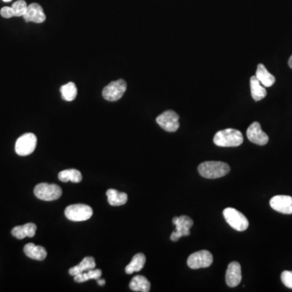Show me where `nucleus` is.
<instances>
[{
  "label": "nucleus",
  "instance_id": "nucleus-31",
  "mask_svg": "<svg viewBox=\"0 0 292 292\" xmlns=\"http://www.w3.org/2000/svg\"><path fill=\"white\" fill-rule=\"evenodd\" d=\"M3 1H4V2H11V1H12V0H3Z\"/></svg>",
  "mask_w": 292,
  "mask_h": 292
},
{
  "label": "nucleus",
  "instance_id": "nucleus-14",
  "mask_svg": "<svg viewBox=\"0 0 292 292\" xmlns=\"http://www.w3.org/2000/svg\"><path fill=\"white\" fill-rule=\"evenodd\" d=\"M242 280L241 266L236 262H231L227 267L226 282L230 287L237 286Z\"/></svg>",
  "mask_w": 292,
  "mask_h": 292
},
{
  "label": "nucleus",
  "instance_id": "nucleus-22",
  "mask_svg": "<svg viewBox=\"0 0 292 292\" xmlns=\"http://www.w3.org/2000/svg\"><path fill=\"white\" fill-rule=\"evenodd\" d=\"M129 286L133 291L149 292L150 290V281L142 275L135 276L130 282Z\"/></svg>",
  "mask_w": 292,
  "mask_h": 292
},
{
  "label": "nucleus",
  "instance_id": "nucleus-5",
  "mask_svg": "<svg viewBox=\"0 0 292 292\" xmlns=\"http://www.w3.org/2000/svg\"><path fill=\"white\" fill-rule=\"evenodd\" d=\"M66 217L73 222L86 221L93 215L91 207L84 204H76L67 206L65 209Z\"/></svg>",
  "mask_w": 292,
  "mask_h": 292
},
{
  "label": "nucleus",
  "instance_id": "nucleus-28",
  "mask_svg": "<svg viewBox=\"0 0 292 292\" xmlns=\"http://www.w3.org/2000/svg\"><path fill=\"white\" fill-rule=\"evenodd\" d=\"M0 14L4 17V18H12L14 17V12L12 10V7H4V8L0 10Z\"/></svg>",
  "mask_w": 292,
  "mask_h": 292
},
{
  "label": "nucleus",
  "instance_id": "nucleus-13",
  "mask_svg": "<svg viewBox=\"0 0 292 292\" xmlns=\"http://www.w3.org/2000/svg\"><path fill=\"white\" fill-rule=\"evenodd\" d=\"M23 17L26 22L43 23L47 19L43 8L40 4L36 3L28 5L26 12Z\"/></svg>",
  "mask_w": 292,
  "mask_h": 292
},
{
  "label": "nucleus",
  "instance_id": "nucleus-3",
  "mask_svg": "<svg viewBox=\"0 0 292 292\" xmlns=\"http://www.w3.org/2000/svg\"><path fill=\"white\" fill-rule=\"evenodd\" d=\"M223 216L227 223L235 231H245L249 225L247 217L241 212L234 208H227L224 209Z\"/></svg>",
  "mask_w": 292,
  "mask_h": 292
},
{
  "label": "nucleus",
  "instance_id": "nucleus-16",
  "mask_svg": "<svg viewBox=\"0 0 292 292\" xmlns=\"http://www.w3.org/2000/svg\"><path fill=\"white\" fill-rule=\"evenodd\" d=\"M24 251L28 258L36 261H43L47 256V250L45 249V247L35 245L33 243H27L24 246Z\"/></svg>",
  "mask_w": 292,
  "mask_h": 292
},
{
  "label": "nucleus",
  "instance_id": "nucleus-1",
  "mask_svg": "<svg viewBox=\"0 0 292 292\" xmlns=\"http://www.w3.org/2000/svg\"><path fill=\"white\" fill-rule=\"evenodd\" d=\"M229 165L225 162L209 161L199 165V174L205 178H218L230 172Z\"/></svg>",
  "mask_w": 292,
  "mask_h": 292
},
{
  "label": "nucleus",
  "instance_id": "nucleus-24",
  "mask_svg": "<svg viewBox=\"0 0 292 292\" xmlns=\"http://www.w3.org/2000/svg\"><path fill=\"white\" fill-rule=\"evenodd\" d=\"M102 272L99 269H92V270H87V271L83 272L81 274H77L74 276V281L77 282H85L88 280L96 279L101 278Z\"/></svg>",
  "mask_w": 292,
  "mask_h": 292
},
{
  "label": "nucleus",
  "instance_id": "nucleus-6",
  "mask_svg": "<svg viewBox=\"0 0 292 292\" xmlns=\"http://www.w3.org/2000/svg\"><path fill=\"white\" fill-rule=\"evenodd\" d=\"M127 90V83L124 80L112 81L102 90V96L106 101H116L120 100Z\"/></svg>",
  "mask_w": 292,
  "mask_h": 292
},
{
  "label": "nucleus",
  "instance_id": "nucleus-20",
  "mask_svg": "<svg viewBox=\"0 0 292 292\" xmlns=\"http://www.w3.org/2000/svg\"><path fill=\"white\" fill-rule=\"evenodd\" d=\"M106 196L108 202L112 206H120L124 205L128 201V195L125 193H120L116 189H108Z\"/></svg>",
  "mask_w": 292,
  "mask_h": 292
},
{
  "label": "nucleus",
  "instance_id": "nucleus-21",
  "mask_svg": "<svg viewBox=\"0 0 292 292\" xmlns=\"http://www.w3.org/2000/svg\"><path fill=\"white\" fill-rule=\"evenodd\" d=\"M145 256L143 253H137L134 256L132 261L126 266V274H132L135 272H139L144 268L145 264Z\"/></svg>",
  "mask_w": 292,
  "mask_h": 292
},
{
  "label": "nucleus",
  "instance_id": "nucleus-29",
  "mask_svg": "<svg viewBox=\"0 0 292 292\" xmlns=\"http://www.w3.org/2000/svg\"><path fill=\"white\" fill-rule=\"evenodd\" d=\"M97 282L100 286H104V285H105V282L104 279H100V278H98V279L97 280Z\"/></svg>",
  "mask_w": 292,
  "mask_h": 292
},
{
  "label": "nucleus",
  "instance_id": "nucleus-19",
  "mask_svg": "<svg viewBox=\"0 0 292 292\" xmlns=\"http://www.w3.org/2000/svg\"><path fill=\"white\" fill-rule=\"evenodd\" d=\"M96 267L95 260L92 257H86L81 261V263L78 266L71 267L69 270V274L71 276H76L77 274H81L83 272L87 271L89 270H92Z\"/></svg>",
  "mask_w": 292,
  "mask_h": 292
},
{
  "label": "nucleus",
  "instance_id": "nucleus-15",
  "mask_svg": "<svg viewBox=\"0 0 292 292\" xmlns=\"http://www.w3.org/2000/svg\"><path fill=\"white\" fill-rule=\"evenodd\" d=\"M36 226L34 223H26L23 226H17L12 230V234L16 239H22L25 237H33L36 234Z\"/></svg>",
  "mask_w": 292,
  "mask_h": 292
},
{
  "label": "nucleus",
  "instance_id": "nucleus-30",
  "mask_svg": "<svg viewBox=\"0 0 292 292\" xmlns=\"http://www.w3.org/2000/svg\"><path fill=\"white\" fill-rule=\"evenodd\" d=\"M288 64H289V67H290V68H292V55L290 57L289 61H288Z\"/></svg>",
  "mask_w": 292,
  "mask_h": 292
},
{
  "label": "nucleus",
  "instance_id": "nucleus-4",
  "mask_svg": "<svg viewBox=\"0 0 292 292\" xmlns=\"http://www.w3.org/2000/svg\"><path fill=\"white\" fill-rule=\"evenodd\" d=\"M34 194L38 198L43 201H55L62 196V189L54 184L42 182L36 185L34 189Z\"/></svg>",
  "mask_w": 292,
  "mask_h": 292
},
{
  "label": "nucleus",
  "instance_id": "nucleus-18",
  "mask_svg": "<svg viewBox=\"0 0 292 292\" xmlns=\"http://www.w3.org/2000/svg\"><path fill=\"white\" fill-rule=\"evenodd\" d=\"M250 87H251V97L256 101H261L267 95L266 89L256 76L251 77L250 79Z\"/></svg>",
  "mask_w": 292,
  "mask_h": 292
},
{
  "label": "nucleus",
  "instance_id": "nucleus-26",
  "mask_svg": "<svg viewBox=\"0 0 292 292\" xmlns=\"http://www.w3.org/2000/svg\"><path fill=\"white\" fill-rule=\"evenodd\" d=\"M12 8L14 12V16L19 17L24 16V13L26 12L28 5L24 0H18L12 4Z\"/></svg>",
  "mask_w": 292,
  "mask_h": 292
},
{
  "label": "nucleus",
  "instance_id": "nucleus-8",
  "mask_svg": "<svg viewBox=\"0 0 292 292\" xmlns=\"http://www.w3.org/2000/svg\"><path fill=\"white\" fill-rule=\"evenodd\" d=\"M173 224L176 227V230L173 231L170 239L172 241H178L182 236L190 235V228L193 226V220L189 216L182 215L180 217H174Z\"/></svg>",
  "mask_w": 292,
  "mask_h": 292
},
{
  "label": "nucleus",
  "instance_id": "nucleus-11",
  "mask_svg": "<svg viewBox=\"0 0 292 292\" xmlns=\"http://www.w3.org/2000/svg\"><path fill=\"white\" fill-rule=\"evenodd\" d=\"M247 136L250 141L258 145H265L269 142V136L262 131L261 124L254 122L247 130Z\"/></svg>",
  "mask_w": 292,
  "mask_h": 292
},
{
  "label": "nucleus",
  "instance_id": "nucleus-12",
  "mask_svg": "<svg viewBox=\"0 0 292 292\" xmlns=\"http://www.w3.org/2000/svg\"><path fill=\"white\" fill-rule=\"evenodd\" d=\"M272 209L284 213V214H291L292 213V197L290 196L278 195L272 197L270 201Z\"/></svg>",
  "mask_w": 292,
  "mask_h": 292
},
{
  "label": "nucleus",
  "instance_id": "nucleus-27",
  "mask_svg": "<svg viewBox=\"0 0 292 292\" xmlns=\"http://www.w3.org/2000/svg\"><path fill=\"white\" fill-rule=\"evenodd\" d=\"M282 283L286 287L292 289V271H283L281 274Z\"/></svg>",
  "mask_w": 292,
  "mask_h": 292
},
{
  "label": "nucleus",
  "instance_id": "nucleus-25",
  "mask_svg": "<svg viewBox=\"0 0 292 292\" xmlns=\"http://www.w3.org/2000/svg\"><path fill=\"white\" fill-rule=\"evenodd\" d=\"M60 92L62 97L67 101H73L77 96V88L73 82L63 85L60 88Z\"/></svg>",
  "mask_w": 292,
  "mask_h": 292
},
{
  "label": "nucleus",
  "instance_id": "nucleus-2",
  "mask_svg": "<svg viewBox=\"0 0 292 292\" xmlns=\"http://www.w3.org/2000/svg\"><path fill=\"white\" fill-rule=\"evenodd\" d=\"M213 142L220 147H237L243 143V137L238 130L227 128L215 134Z\"/></svg>",
  "mask_w": 292,
  "mask_h": 292
},
{
  "label": "nucleus",
  "instance_id": "nucleus-9",
  "mask_svg": "<svg viewBox=\"0 0 292 292\" xmlns=\"http://www.w3.org/2000/svg\"><path fill=\"white\" fill-rule=\"evenodd\" d=\"M213 256L209 251L201 250L189 256L187 264L191 269L197 270L201 268L209 267L213 263Z\"/></svg>",
  "mask_w": 292,
  "mask_h": 292
},
{
  "label": "nucleus",
  "instance_id": "nucleus-17",
  "mask_svg": "<svg viewBox=\"0 0 292 292\" xmlns=\"http://www.w3.org/2000/svg\"><path fill=\"white\" fill-rule=\"evenodd\" d=\"M256 77L265 87H271L272 85L275 83V77L268 71L265 65L262 63L258 64V69L256 71Z\"/></svg>",
  "mask_w": 292,
  "mask_h": 292
},
{
  "label": "nucleus",
  "instance_id": "nucleus-10",
  "mask_svg": "<svg viewBox=\"0 0 292 292\" xmlns=\"http://www.w3.org/2000/svg\"><path fill=\"white\" fill-rule=\"evenodd\" d=\"M179 116L173 111H166L157 117L156 121L161 128L169 132H176L179 128Z\"/></svg>",
  "mask_w": 292,
  "mask_h": 292
},
{
  "label": "nucleus",
  "instance_id": "nucleus-23",
  "mask_svg": "<svg viewBox=\"0 0 292 292\" xmlns=\"http://www.w3.org/2000/svg\"><path fill=\"white\" fill-rule=\"evenodd\" d=\"M59 180L67 182L71 181L72 182H80L82 180V174L79 170L76 169H68L60 171L59 174Z\"/></svg>",
  "mask_w": 292,
  "mask_h": 292
},
{
  "label": "nucleus",
  "instance_id": "nucleus-7",
  "mask_svg": "<svg viewBox=\"0 0 292 292\" xmlns=\"http://www.w3.org/2000/svg\"><path fill=\"white\" fill-rule=\"evenodd\" d=\"M36 137L33 133H25L17 139L16 142V154L20 156H28L36 149Z\"/></svg>",
  "mask_w": 292,
  "mask_h": 292
}]
</instances>
